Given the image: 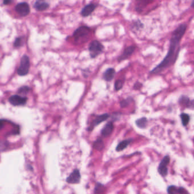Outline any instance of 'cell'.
I'll return each mask as SVG.
<instances>
[{"mask_svg":"<svg viewBox=\"0 0 194 194\" xmlns=\"http://www.w3.org/2000/svg\"><path fill=\"white\" fill-rule=\"evenodd\" d=\"M187 29L186 23H182L173 31L170 40L167 54L164 60L150 71V74H158L167 68L172 67L175 63L180 50V42L186 33Z\"/></svg>","mask_w":194,"mask_h":194,"instance_id":"obj_1","label":"cell"},{"mask_svg":"<svg viewBox=\"0 0 194 194\" xmlns=\"http://www.w3.org/2000/svg\"><path fill=\"white\" fill-rule=\"evenodd\" d=\"M104 50V46L98 41H92L88 46L90 57L94 59L102 54Z\"/></svg>","mask_w":194,"mask_h":194,"instance_id":"obj_2","label":"cell"},{"mask_svg":"<svg viewBox=\"0 0 194 194\" xmlns=\"http://www.w3.org/2000/svg\"><path fill=\"white\" fill-rule=\"evenodd\" d=\"M90 33V29L87 26H81L75 30L73 34V37L75 42L83 41L87 39Z\"/></svg>","mask_w":194,"mask_h":194,"instance_id":"obj_3","label":"cell"},{"mask_svg":"<svg viewBox=\"0 0 194 194\" xmlns=\"http://www.w3.org/2000/svg\"><path fill=\"white\" fill-rule=\"evenodd\" d=\"M30 67L29 58L27 55H23L20 62V65L18 68L17 72L20 76H25L29 73Z\"/></svg>","mask_w":194,"mask_h":194,"instance_id":"obj_4","label":"cell"},{"mask_svg":"<svg viewBox=\"0 0 194 194\" xmlns=\"http://www.w3.org/2000/svg\"><path fill=\"white\" fill-rule=\"evenodd\" d=\"M170 157L169 155H166L164 157L159 164L158 167V172L162 177L164 178L168 175V165L170 164Z\"/></svg>","mask_w":194,"mask_h":194,"instance_id":"obj_5","label":"cell"},{"mask_svg":"<svg viewBox=\"0 0 194 194\" xmlns=\"http://www.w3.org/2000/svg\"><path fill=\"white\" fill-rule=\"evenodd\" d=\"M111 116L108 113H104L100 115H98L95 117V119L91 122L90 126L87 128V130L88 132H92L95 127L100 125L103 122H104L105 121L107 120Z\"/></svg>","mask_w":194,"mask_h":194,"instance_id":"obj_6","label":"cell"},{"mask_svg":"<svg viewBox=\"0 0 194 194\" xmlns=\"http://www.w3.org/2000/svg\"><path fill=\"white\" fill-rule=\"evenodd\" d=\"M15 11L22 17H25L30 13L29 5L26 2H21L18 4L15 7Z\"/></svg>","mask_w":194,"mask_h":194,"instance_id":"obj_7","label":"cell"},{"mask_svg":"<svg viewBox=\"0 0 194 194\" xmlns=\"http://www.w3.org/2000/svg\"><path fill=\"white\" fill-rule=\"evenodd\" d=\"M81 180V174L79 169H75L68 177L66 182L69 184H79Z\"/></svg>","mask_w":194,"mask_h":194,"instance_id":"obj_8","label":"cell"},{"mask_svg":"<svg viewBox=\"0 0 194 194\" xmlns=\"http://www.w3.org/2000/svg\"><path fill=\"white\" fill-rule=\"evenodd\" d=\"M28 101V98L19 95H13L9 98V103L14 106L24 105Z\"/></svg>","mask_w":194,"mask_h":194,"instance_id":"obj_9","label":"cell"},{"mask_svg":"<svg viewBox=\"0 0 194 194\" xmlns=\"http://www.w3.org/2000/svg\"><path fill=\"white\" fill-rule=\"evenodd\" d=\"M135 46L134 45L127 47L124 50L123 53L117 58V61L119 62H121L124 60L127 59L130 56L132 55V54L135 52Z\"/></svg>","mask_w":194,"mask_h":194,"instance_id":"obj_10","label":"cell"},{"mask_svg":"<svg viewBox=\"0 0 194 194\" xmlns=\"http://www.w3.org/2000/svg\"><path fill=\"white\" fill-rule=\"evenodd\" d=\"M178 103L179 104L182 106H183L186 108H190L191 109H194V100H190V98L187 96L182 95L179 98Z\"/></svg>","mask_w":194,"mask_h":194,"instance_id":"obj_11","label":"cell"},{"mask_svg":"<svg viewBox=\"0 0 194 194\" xmlns=\"http://www.w3.org/2000/svg\"><path fill=\"white\" fill-rule=\"evenodd\" d=\"M97 7V4L94 3H90L86 5L83 8L80 14L83 17H87L91 15V14L95 10Z\"/></svg>","mask_w":194,"mask_h":194,"instance_id":"obj_12","label":"cell"},{"mask_svg":"<svg viewBox=\"0 0 194 194\" xmlns=\"http://www.w3.org/2000/svg\"><path fill=\"white\" fill-rule=\"evenodd\" d=\"M114 128V127L113 122L112 121H109L105 125L104 127H103V129L101 130V135L104 138L108 137L112 135Z\"/></svg>","mask_w":194,"mask_h":194,"instance_id":"obj_13","label":"cell"},{"mask_svg":"<svg viewBox=\"0 0 194 194\" xmlns=\"http://www.w3.org/2000/svg\"><path fill=\"white\" fill-rule=\"evenodd\" d=\"M167 191L168 194H188V191L182 187L175 186L171 185L167 187Z\"/></svg>","mask_w":194,"mask_h":194,"instance_id":"obj_14","label":"cell"},{"mask_svg":"<svg viewBox=\"0 0 194 194\" xmlns=\"http://www.w3.org/2000/svg\"><path fill=\"white\" fill-rule=\"evenodd\" d=\"M116 74V71L113 68H109L106 69L103 75V79L106 82H109L113 79Z\"/></svg>","mask_w":194,"mask_h":194,"instance_id":"obj_15","label":"cell"},{"mask_svg":"<svg viewBox=\"0 0 194 194\" xmlns=\"http://www.w3.org/2000/svg\"><path fill=\"white\" fill-rule=\"evenodd\" d=\"M133 141V138H128V139L124 140L121 141L119 142V143L116 146V151L117 152H119V151H121L127 149V146Z\"/></svg>","mask_w":194,"mask_h":194,"instance_id":"obj_16","label":"cell"},{"mask_svg":"<svg viewBox=\"0 0 194 194\" xmlns=\"http://www.w3.org/2000/svg\"><path fill=\"white\" fill-rule=\"evenodd\" d=\"M34 7L38 11H43L49 8V4L42 1H37L35 2Z\"/></svg>","mask_w":194,"mask_h":194,"instance_id":"obj_17","label":"cell"},{"mask_svg":"<svg viewBox=\"0 0 194 194\" xmlns=\"http://www.w3.org/2000/svg\"><path fill=\"white\" fill-rule=\"evenodd\" d=\"M93 148L99 151L103 150L105 148V144L103 139L98 138L95 141H94L93 143Z\"/></svg>","mask_w":194,"mask_h":194,"instance_id":"obj_18","label":"cell"},{"mask_svg":"<svg viewBox=\"0 0 194 194\" xmlns=\"http://www.w3.org/2000/svg\"><path fill=\"white\" fill-rule=\"evenodd\" d=\"M135 122L137 127H139L140 129H145L148 125V120L146 117H143L140 119H137Z\"/></svg>","mask_w":194,"mask_h":194,"instance_id":"obj_19","label":"cell"},{"mask_svg":"<svg viewBox=\"0 0 194 194\" xmlns=\"http://www.w3.org/2000/svg\"><path fill=\"white\" fill-rule=\"evenodd\" d=\"M180 117L181 119L182 124L183 126L185 127H187L190 120V116H189V114L185 113H182L180 114Z\"/></svg>","mask_w":194,"mask_h":194,"instance_id":"obj_20","label":"cell"},{"mask_svg":"<svg viewBox=\"0 0 194 194\" xmlns=\"http://www.w3.org/2000/svg\"><path fill=\"white\" fill-rule=\"evenodd\" d=\"M134 101V99L132 97H129L125 98L123 99L122 100H121L119 101V105L121 108H125L126 107H127L129 105L131 104V103Z\"/></svg>","mask_w":194,"mask_h":194,"instance_id":"obj_21","label":"cell"},{"mask_svg":"<svg viewBox=\"0 0 194 194\" xmlns=\"http://www.w3.org/2000/svg\"><path fill=\"white\" fill-rule=\"evenodd\" d=\"M104 185L100 182H97L95 185L93 192L95 194H101L104 191Z\"/></svg>","mask_w":194,"mask_h":194,"instance_id":"obj_22","label":"cell"},{"mask_svg":"<svg viewBox=\"0 0 194 194\" xmlns=\"http://www.w3.org/2000/svg\"><path fill=\"white\" fill-rule=\"evenodd\" d=\"M124 82L120 79L117 80L114 83V90L116 91H119L123 88Z\"/></svg>","mask_w":194,"mask_h":194,"instance_id":"obj_23","label":"cell"},{"mask_svg":"<svg viewBox=\"0 0 194 194\" xmlns=\"http://www.w3.org/2000/svg\"><path fill=\"white\" fill-rule=\"evenodd\" d=\"M143 27V25L142 23L140 21H135V23H133V25L132 26V30H139L140 29H142Z\"/></svg>","mask_w":194,"mask_h":194,"instance_id":"obj_24","label":"cell"},{"mask_svg":"<svg viewBox=\"0 0 194 194\" xmlns=\"http://www.w3.org/2000/svg\"><path fill=\"white\" fill-rule=\"evenodd\" d=\"M22 45V38L18 37L15 39L14 46L15 47H20Z\"/></svg>","mask_w":194,"mask_h":194,"instance_id":"obj_25","label":"cell"},{"mask_svg":"<svg viewBox=\"0 0 194 194\" xmlns=\"http://www.w3.org/2000/svg\"><path fill=\"white\" fill-rule=\"evenodd\" d=\"M9 146V143L6 141H0V151H3L6 149Z\"/></svg>","mask_w":194,"mask_h":194,"instance_id":"obj_26","label":"cell"},{"mask_svg":"<svg viewBox=\"0 0 194 194\" xmlns=\"http://www.w3.org/2000/svg\"><path fill=\"white\" fill-rule=\"evenodd\" d=\"M30 90L29 87H28V86H24L21 88H20V90H18V92L20 93H27L29 92Z\"/></svg>","mask_w":194,"mask_h":194,"instance_id":"obj_27","label":"cell"},{"mask_svg":"<svg viewBox=\"0 0 194 194\" xmlns=\"http://www.w3.org/2000/svg\"><path fill=\"white\" fill-rule=\"evenodd\" d=\"M121 113L119 112H116V113H113L112 114V119H113V122L116 121L117 120H119L120 119V116H121Z\"/></svg>","mask_w":194,"mask_h":194,"instance_id":"obj_28","label":"cell"},{"mask_svg":"<svg viewBox=\"0 0 194 194\" xmlns=\"http://www.w3.org/2000/svg\"><path fill=\"white\" fill-rule=\"evenodd\" d=\"M142 84L141 82H137L135 83L134 84V86H133V88L135 90H140L141 89V88L142 87Z\"/></svg>","mask_w":194,"mask_h":194,"instance_id":"obj_29","label":"cell"},{"mask_svg":"<svg viewBox=\"0 0 194 194\" xmlns=\"http://www.w3.org/2000/svg\"><path fill=\"white\" fill-rule=\"evenodd\" d=\"M6 120L4 119H0V130L4 127Z\"/></svg>","mask_w":194,"mask_h":194,"instance_id":"obj_30","label":"cell"},{"mask_svg":"<svg viewBox=\"0 0 194 194\" xmlns=\"http://www.w3.org/2000/svg\"><path fill=\"white\" fill-rule=\"evenodd\" d=\"M11 2H12V1H4V4L5 5H8V4H10Z\"/></svg>","mask_w":194,"mask_h":194,"instance_id":"obj_31","label":"cell"},{"mask_svg":"<svg viewBox=\"0 0 194 194\" xmlns=\"http://www.w3.org/2000/svg\"><path fill=\"white\" fill-rule=\"evenodd\" d=\"M194 1H193L192 2V4H191V7H194Z\"/></svg>","mask_w":194,"mask_h":194,"instance_id":"obj_32","label":"cell"}]
</instances>
